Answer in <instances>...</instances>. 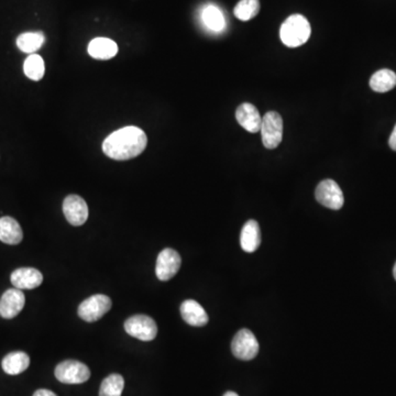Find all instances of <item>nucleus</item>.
<instances>
[{
  "label": "nucleus",
  "instance_id": "f257e3e1",
  "mask_svg": "<svg viewBox=\"0 0 396 396\" xmlns=\"http://www.w3.org/2000/svg\"><path fill=\"white\" fill-rule=\"evenodd\" d=\"M147 145V134L138 127L119 129L102 142V151L108 158L127 161L140 156Z\"/></svg>",
  "mask_w": 396,
  "mask_h": 396
},
{
  "label": "nucleus",
  "instance_id": "f03ea898",
  "mask_svg": "<svg viewBox=\"0 0 396 396\" xmlns=\"http://www.w3.org/2000/svg\"><path fill=\"white\" fill-rule=\"evenodd\" d=\"M311 24L302 15H292L282 24L280 38L289 48H297L311 38Z\"/></svg>",
  "mask_w": 396,
  "mask_h": 396
},
{
  "label": "nucleus",
  "instance_id": "7ed1b4c3",
  "mask_svg": "<svg viewBox=\"0 0 396 396\" xmlns=\"http://www.w3.org/2000/svg\"><path fill=\"white\" fill-rule=\"evenodd\" d=\"M262 136V143L267 149L272 150L278 147L283 139V119L276 111L265 114L260 129Z\"/></svg>",
  "mask_w": 396,
  "mask_h": 396
},
{
  "label": "nucleus",
  "instance_id": "20e7f679",
  "mask_svg": "<svg viewBox=\"0 0 396 396\" xmlns=\"http://www.w3.org/2000/svg\"><path fill=\"white\" fill-rule=\"evenodd\" d=\"M54 375L60 382L65 384H80L89 381L91 371L83 362L66 360L57 364Z\"/></svg>",
  "mask_w": 396,
  "mask_h": 396
},
{
  "label": "nucleus",
  "instance_id": "39448f33",
  "mask_svg": "<svg viewBox=\"0 0 396 396\" xmlns=\"http://www.w3.org/2000/svg\"><path fill=\"white\" fill-rule=\"evenodd\" d=\"M111 308V300L106 295L96 294L86 298L78 306V316L87 323L99 321Z\"/></svg>",
  "mask_w": 396,
  "mask_h": 396
},
{
  "label": "nucleus",
  "instance_id": "423d86ee",
  "mask_svg": "<svg viewBox=\"0 0 396 396\" xmlns=\"http://www.w3.org/2000/svg\"><path fill=\"white\" fill-rule=\"evenodd\" d=\"M125 330L128 335L141 341H152L158 335V326L154 319L145 315H134L125 321Z\"/></svg>",
  "mask_w": 396,
  "mask_h": 396
},
{
  "label": "nucleus",
  "instance_id": "0eeeda50",
  "mask_svg": "<svg viewBox=\"0 0 396 396\" xmlns=\"http://www.w3.org/2000/svg\"><path fill=\"white\" fill-rule=\"evenodd\" d=\"M315 197L323 206L332 210H339L345 203L343 190L332 179H324L317 185Z\"/></svg>",
  "mask_w": 396,
  "mask_h": 396
},
{
  "label": "nucleus",
  "instance_id": "6e6552de",
  "mask_svg": "<svg viewBox=\"0 0 396 396\" xmlns=\"http://www.w3.org/2000/svg\"><path fill=\"white\" fill-rule=\"evenodd\" d=\"M231 350L236 358L250 361L259 352V343L249 330H241L237 332L231 343Z\"/></svg>",
  "mask_w": 396,
  "mask_h": 396
},
{
  "label": "nucleus",
  "instance_id": "1a4fd4ad",
  "mask_svg": "<svg viewBox=\"0 0 396 396\" xmlns=\"http://www.w3.org/2000/svg\"><path fill=\"white\" fill-rule=\"evenodd\" d=\"M181 255L171 248H166L160 252L156 259V274L160 281H169L174 278L181 268Z\"/></svg>",
  "mask_w": 396,
  "mask_h": 396
},
{
  "label": "nucleus",
  "instance_id": "9d476101",
  "mask_svg": "<svg viewBox=\"0 0 396 396\" xmlns=\"http://www.w3.org/2000/svg\"><path fill=\"white\" fill-rule=\"evenodd\" d=\"M63 213L71 225L82 226L89 218V206L80 196L69 195L63 201Z\"/></svg>",
  "mask_w": 396,
  "mask_h": 396
},
{
  "label": "nucleus",
  "instance_id": "9b49d317",
  "mask_svg": "<svg viewBox=\"0 0 396 396\" xmlns=\"http://www.w3.org/2000/svg\"><path fill=\"white\" fill-rule=\"evenodd\" d=\"M26 297L21 289H7L0 298V316L5 319L16 317L24 309Z\"/></svg>",
  "mask_w": 396,
  "mask_h": 396
},
{
  "label": "nucleus",
  "instance_id": "f8f14e48",
  "mask_svg": "<svg viewBox=\"0 0 396 396\" xmlns=\"http://www.w3.org/2000/svg\"><path fill=\"white\" fill-rule=\"evenodd\" d=\"M236 119L242 128L251 134L259 132L261 129L262 118L255 105L249 102L241 104L236 110Z\"/></svg>",
  "mask_w": 396,
  "mask_h": 396
},
{
  "label": "nucleus",
  "instance_id": "ddd939ff",
  "mask_svg": "<svg viewBox=\"0 0 396 396\" xmlns=\"http://www.w3.org/2000/svg\"><path fill=\"white\" fill-rule=\"evenodd\" d=\"M11 284L18 289H33L40 287L43 276L35 268H20L14 271L10 276Z\"/></svg>",
  "mask_w": 396,
  "mask_h": 396
},
{
  "label": "nucleus",
  "instance_id": "4468645a",
  "mask_svg": "<svg viewBox=\"0 0 396 396\" xmlns=\"http://www.w3.org/2000/svg\"><path fill=\"white\" fill-rule=\"evenodd\" d=\"M181 315L188 325L203 327L208 323V315L199 303L194 300H186L181 305Z\"/></svg>",
  "mask_w": 396,
  "mask_h": 396
},
{
  "label": "nucleus",
  "instance_id": "2eb2a0df",
  "mask_svg": "<svg viewBox=\"0 0 396 396\" xmlns=\"http://www.w3.org/2000/svg\"><path fill=\"white\" fill-rule=\"evenodd\" d=\"M241 248L248 253L257 251L261 244V231L255 220H249L244 224L240 235Z\"/></svg>",
  "mask_w": 396,
  "mask_h": 396
},
{
  "label": "nucleus",
  "instance_id": "dca6fc26",
  "mask_svg": "<svg viewBox=\"0 0 396 396\" xmlns=\"http://www.w3.org/2000/svg\"><path fill=\"white\" fill-rule=\"evenodd\" d=\"M118 53V46L108 38H96L89 44V54L96 60H110Z\"/></svg>",
  "mask_w": 396,
  "mask_h": 396
},
{
  "label": "nucleus",
  "instance_id": "f3484780",
  "mask_svg": "<svg viewBox=\"0 0 396 396\" xmlns=\"http://www.w3.org/2000/svg\"><path fill=\"white\" fill-rule=\"evenodd\" d=\"M24 238L21 227L19 222L11 217L0 218V241L3 244H18Z\"/></svg>",
  "mask_w": 396,
  "mask_h": 396
},
{
  "label": "nucleus",
  "instance_id": "a211bd4d",
  "mask_svg": "<svg viewBox=\"0 0 396 396\" xmlns=\"http://www.w3.org/2000/svg\"><path fill=\"white\" fill-rule=\"evenodd\" d=\"M30 358L26 352L15 351L3 359L1 367L7 375H17L24 372L29 368Z\"/></svg>",
  "mask_w": 396,
  "mask_h": 396
},
{
  "label": "nucleus",
  "instance_id": "6ab92c4d",
  "mask_svg": "<svg viewBox=\"0 0 396 396\" xmlns=\"http://www.w3.org/2000/svg\"><path fill=\"white\" fill-rule=\"evenodd\" d=\"M396 86V74L393 71L383 69L377 71L370 78V87L377 93H386Z\"/></svg>",
  "mask_w": 396,
  "mask_h": 396
},
{
  "label": "nucleus",
  "instance_id": "aec40b11",
  "mask_svg": "<svg viewBox=\"0 0 396 396\" xmlns=\"http://www.w3.org/2000/svg\"><path fill=\"white\" fill-rule=\"evenodd\" d=\"M46 42L42 33H24L17 38V46L24 53L33 54Z\"/></svg>",
  "mask_w": 396,
  "mask_h": 396
},
{
  "label": "nucleus",
  "instance_id": "412c9836",
  "mask_svg": "<svg viewBox=\"0 0 396 396\" xmlns=\"http://www.w3.org/2000/svg\"><path fill=\"white\" fill-rule=\"evenodd\" d=\"M201 19H203L204 24L212 31L219 33L224 28H225V17L216 6L209 5L205 7L201 14Z\"/></svg>",
  "mask_w": 396,
  "mask_h": 396
},
{
  "label": "nucleus",
  "instance_id": "4be33fe9",
  "mask_svg": "<svg viewBox=\"0 0 396 396\" xmlns=\"http://www.w3.org/2000/svg\"><path fill=\"white\" fill-rule=\"evenodd\" d=\"M24 72L28 78L35 80V82L43 78L46 73V65H44L42 57L38 54H30L24 61Z\"/></svg>",
  "mask_w": 396,
  "mask_h": 396
},
{
  "label": "nucleus",
  "instance_id": "5701e85b",
  "mask_svg": "<svg viewBox=\"0 0 396 396\" xmlns=\"http://www.w3.org/2000/svg\"><path fill=\"white\" fill-rule=\"evenodd\" d=\"M123 388H125V380L120 375L114 373L108 375L102 382L99 396H121Z\"/></svg>",
  "mask_w": 396,
  "mask_h": 396
},
{
  "label": "nucleus",
  "instance_id": "b1692460",
  "mask_svg": "<svg viewBox=\"0 0 396 396\" xmlns=\"http://www.w3.org/2000/svg\"><path fill=\"white\" fill-rule=\"evenodd\" d=\"M259 11V0H240L235 7L233 14L241 21H249L258 16Z\"/></svg>",
  "mask_w": 396,
  "mask_h": 396
},
{
  "label": "nucleus",
  "instance_id": "393cba45",
  "mask_svg": "<svg viewBox=\"0 0 396 396\" xmlns=\"http://www.w3.org/2000/svg\"><path fill=\"white\" fill-rule=\"evenodd\" d=\"M388 145H390L392 150L396 151V125L394 127L393 132H392L391 137L388 139Z\"/></svg>",
  "mask_w": 396,
  "mask_h": 396
},
{
  "label": "nucleus",
  "instance_id": "a878e982",
  "mask_svg": "<svg viewBox=\"0 0 396 396\" xmlns=\"http://www.w3.org/2000/svg\"><path fill=\"white\" fill-rule=\"evenodd\" d=\"M33 396H57V394L53 393V392L50 391V390H46V388H40L38 391H35Z\"/></svg>",
  "mask_w": 396,
  "mask_h": 396
},
{
  "label": "nucleus",
  "instance_id": "bb28decb",
  "mask_svg": "<svg viewBox=\"0 0 396 396\" xmlns=\"http://www.w3.org/2000/svg\"><path fill=\"white\" fill-rule=\"evenodd\" d=\"M224 396H239L238 394L235 393V392H227V393H225V395Z\"/></svg>",
  "mask_w": 396,
  "mask_h": 396
},
{
  "label": "nucleus",
  "instance_id": "cd10ccee",
  "mask_svg": "<svg viewBox=\"0 0 396 396\" xmlns=\"http://www.w3.org/2000/svg\"><path fill=\"white\" fill-rule=\"evenodd\" d=\"M393 276H394V278H395V280H396V263H395V265H394Z\"/></svg>",
  "mask_w": 396,
  "mask_h": 396
}]
</instances>
